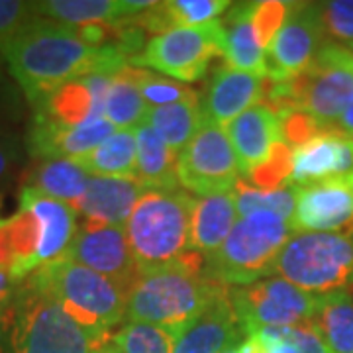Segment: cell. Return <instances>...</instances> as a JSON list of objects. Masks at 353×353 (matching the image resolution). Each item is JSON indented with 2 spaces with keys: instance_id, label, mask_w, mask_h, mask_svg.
<instances>
[{
  "instance_id": "cell-39",
  "label": "cell",
  "mask_w": 353,
  "mask_h": 353,
  "mask_svg": "<svg viewBox=\"0 0 353 353\" xmlns=\"http://www.w3.org/2000/svg\"><path fill=\"white\" fill-rule=\"evenodd\" d=\"M338 126H340V132H343L345 136L353 138V99L345 106V110L341 112L340 120H338Z\"/></svg>"
},
{
  "instance_id": "cell-27",
  "label": "cell",
  "mask_w": 353,
  "mask_h": 353,
  "mask_svg": "<svg viewBox=\"0 0 353 353\" xmlns=\"http://www.w3.org/2000/svg\"><path fill=\"white\" fill-rule=\"evenodd\" d=\"M143 122H148L163 138L165 143L179 155L204 124L201 99L175 102L159 108L150 106Z\"/></svg>"
},
{
  "instance_id": "cell-1",
  "label": "cell",
  "mask_w": 353,
  "mask_h": 353,
  "mask_svg": "<svg viewBox=\"0 0 353 353\" xmlns=\"http://www.w3.org/2000/svg\"><path fill=\"white\" fill-rule=\"evenodd\" d=\"M30 102L88 75H118L132 55L120 43L90 46L69 26L38 16L0 48Z\"/></svg>"
},
{
  "instance_id": "cell-18",
  "label": "cell",
  "mask_w": 353,
  "mask_h": 353,
  "mask_svg": "<svg viewBox=\"0 0 353 353\" xmlns=\"http://www.w3.org/2000/svg\"><path fill=\"white\" fill-rule=\"evenodd\" d=\"M245 332L230 301V287L201 316L173 336V353H224L238 345Z\"/></svg>"
},
{
  "instance_id": "cell-12",
  "label": "cell",
  "mask_w": 353,
  "mask_h": 353,
  "mask_svg": "<svg viewBox=\"0 0 353 353\" xmlns=\"http://www.w3.org/2000/svg\"><path fill=\"white\" fill-rule=\"evenodd\" d=\"M238 161L226 128L204 122L190 143L176 155L179 185L199 196L228 194L238 185Z\"/></svg>"
},
{
  "instance_id": "cell-5",
  "label": "cell",
  "mask_w": 353,
  "mask_h": 353,
  "mask_svg": "<svg viewBox=\"0 0 353 353\" xmlns=\"http://www.w3.org/2000/svg\"><path fill=\"white\" fill-rule=\"evenodd\" d=\"M194 201L183 190H145L126 224L139 273L175 263L190 252Z\"/></svg>"
},
{
  "instance_id": "cell-28",
  "label": "cell",
  "mask_w": 353,
  "mask_h": 353,
  "mask_svg": "<svg viewBox=\"0 0 353 353\" xmlns=\"http://www.w3.org/2000/svg\"><path fill=\"white\" fill-rule=\"evenodd\" d=\"M148 104L141 97L138 85V69L126 67L118 75L112 77V83L104 97V118L116 130H134L138 128L145 112Z\"/></svg>"
},
{
  "instance_id": "cell-8",
  "label": "cell",
  "mask_w": 353,
  "mask_h": 353,
  "mask_svg": "<svg viewBox=\"0 0 353 353\" xmlns=\"http://www.w3.org/2000/svg\"><path fill=\"white\" fill-rule=\"evenodd\" d=\"M18 353H90L94 341L59 304L26 281L4 312Z\"/></svg>"
},
{
  "instance_id": "cell-15",
  "label": "cell",
  "mask_w": 353,
  "mask_h": 353,
  "mask_svg": "<svg viewBox=\"0 0 353 353\" xmlns=\"http://www.w3.org/2000/svg\"><path fill=\"white\" fill-rule=\"evenodd\" d=\"M294 190V234H340L353 226V173Z\"/></svg>"
},
{
  "instance_id": "cell-16",
  "label": "cell",
  "mask_w": 353,
  "mask_h": 353,
  "mask_svg": "<svg viewBox=\"0 0 353 353\" xmlns=\"http://www.w3.org/2000/svg\"><path fill=\"white\" fill-rule=\"evenodd\" d=\"M114 132L116 128L104 116H88L69 126L57 124L41 116H34V122L28 130L26 148L30 155L43 161L77 159L97 150Z\"/></svg>"
},
{
  "instance_id": "cell-6",
  "label": "cell",
  "mask_w": 353,
  "mask_h": 353,
  "mask_svg": "<svg viewBox=\"0 0 353 353\" xmlns=\"http://www.w3.org/2000/svg\"><path fill=\"white\" fill-rule=\"evenodd\" d=\"M289 220L273 212L240 218L222 248L206 255L204 273L224 287H245L273 275L275 259L292 238Z\"/></svg>"
},
{
  "instance_id": "cell-17",
  "label": "cell",
  "mask_w": 353,
  "mask_h": 353,
  "mask_svg": "<svg viewBox=\"0 0 353 353\" xmlns=\"http://www.w3.org/2000/svg\"><path fill=\"white\" fill-rule=\"evenodd\" d=\"M350 173H353V138L340 130H322L292 150L285 185L301 189Z\"/></svg>"
},
{
  "instance_id": "cell-20",
  "label": "cell",
  "mask_w": 353,
  "mask_h": 353,
  "mask_svg": "<svg viewBox=\"0 0 353 353\" xmlns=\"http://www.w3.org/2000/svg\"><path fill=\"white\" fill-rule=\"evenodd\" d=\"M20 206L30 210L38 220L39 243L36 253V271L43 265L61 259L79 228L73 206L50 199L28 185L20 190Z\"/></svg>"
},
{
  "instance_id": "cell-35",
  "label": "cell",
  "mask_w": 353,
  "mask_h": 353,
  "mask_svg": "<svg viewBox=\"0 0 353 353\" xmlns=\"http://www.w3.org/2000/svg\"><path fill=\"white\" fill-rule=\"evenodd\" d=\"M38 18L34 2L0 0V48H4L26 26Z\"/></svg>"
},
{
  "instance_id": "cell-38",
  "label": "cell",
  "mask_w": 353,
  "mask_h": 353,
  "mask_svg": "<svg viewBox=\"0 0 353 353\" xmlns=\"http://www.w3.org/2000/svg\"><path fill=\"white\" fill-rule=\"evenodd\" d=\"M24 155L18 141L8 136H0V181L12 175L14 169L22 163Z\"/></svg>"
},
{
  "instance_id": "cell-37",
  "label": "cell",
  "mask_w": 353,
  "mask_h": 353,
  "mask_svg": "<svg viewBox=\"0 0 353 353\" xmlns=\"http://www.w3.org/2000/svg\"><path fill=\"white\" fill-rule=\"evenodd\" d=\"M250 336H255L259 341V353H299L279 328L257 330Z\"/></svg>"
},
{
  "instance_id": "cell-21",
  "label": "cell",
  "mask_w": 353,
  "mask_h": 353,
  "mask_svg": "<svg viewBox=\"0 0 353 353\" xmlns=\"http://www.w3.org/2000/svg\"><path fill=\"white\" fill-rule=\"evenodd\" d=\"M145 190L138 179L90 176L85 194L73 204V210L90 222L124 226Z\"/></svg>"
},
{
  "instance_id": "cell-7",
  "label": "cell",
  "mask_w": 353,
  "mask_h": 353,
  "mask_svg": "<svg viewBox=\"0 0 353 353\" xmlns=\"http://www.w3.org/2000/svg\"><path fill=\"white\" fill-rule=\"evenodd\" d=\"M316 296L353 289L352 234H292L275 259L273 275Z\"/></svg>"
},
{
  "instance_id": "cell-26",
  "label": "cell",
  "mask_w": 353,
  "mask_h": 353,
  "mask_svg": "<svg viewBox=\"0 0 353 353\" xmlns=\"http://www.w3.org/2000/svg\"><path fill=\"white\" fill-rule=\"evenodd\" d=\"M73 161L88 176L136 179V128L116 130L97 150Z\"/></svg>"
},
{
  "instance_id": "cell-25",
  "label": "cell",
  "mask_w": 353,
  "mask_h": 353,
  "mask_svg": "<svg viewBox=\"0 0 353 353\" xmlns=\"http://www.w3.org/2000/svg\"><path fill=\"white\" fill-rule=\"evenodd\" d=\"M136 179L148 190H179L176 153L148 122L136 128Z\"/></svg>"
},
{
  "instance_id": "cell-41",
  "label": "cell",
  "mask_w": 353,
  "mask_h": 353,
  "mask_svg": "<svg viewBox=\"0 0 353 353\" xmlns=\"http://www.w3.org/2000/svg\"><path fill=\"white\" fill-rule=\"evenodd\" d=\"M12 277L6 271H0V303H6L12 299Z\"/></svg>"
},
{
  "instance_id": "cell-11",
  "label": "cell",
  "mask_w": 353,
  "mask_h": 353,
  "mask_svg": "<svg viewBox=\"0 0 353 353\" xmlns=\"http://www.w3.org/2000/svg\"><path fill=\"white\" fill-rule=\"evenodd\" d=\"M230 301L245 336L263 328H290L312 322L320 306V296L283 277H265L245 287H230Z\"/></svg>"
},
{
  "instance_id": "cell-13",
  "label": "cell",
  "mask_w": 353,
  "mask_h": 353,
  "mask_svg": "<svg viewBox=\"0 0 353 353\" xmlns=\"http://www.w3.org/2000/svg\"><path fill=\"white\" fill-rule=\"evenodd\" d=\"M324 34L320 4L290 2L285 20L265 48L267 79L281 83L301 75L322 50Z\"/></svg>"
},
{
  "instance_id": "cell-4",
  "label": "cell",
  "mask_w": 353,
  "mask_h": 353,
  "mask_svg": "<svg viewBox=\"0 0 353 353\" xmlns=\"http://www.w3.org/2000/svg\"><path fill=\"white\" fill-rule=\"evenodd\" d=\"M269 85L265 94L275 112L308 114L320 128L338 124L353 99V53L336 43H324L301 75L281 83L269 81Z\"/></svg>"
},
{
  "instance_id": "cell-32",
  "label": "cell",
  "mask_w": 353,
  "mask_h": 353,
  "mask_svg": "<svg viewBox=\"0 0 353 353\" xmlns=\"http://www.w3.org/2000/svg\"><path fill=\"white\" fill-rule=\"evenodd\" d=\"M114 345L120 353H173V336L153 324L128 322L114 336Z\"/></svg>"
},
{
  "instance_id": "cell-36",
  "label": "cell",
  "mask_w": 353,
  "mask_h": 353,
  "mask_svg": "<svg viewBox=\"0 0 353 353\" xmlns=\"http://www.w3.org/2000/svg\"><path fill=\"white\" fill-rule=\"evenodd\" d=\"M281 334L296 347L299 353H330L326 341L322 340L320 332L312 322H304L290 328H279Z\"/></svg>"
},
{
  "instance_id": "cell-42",
  "label": "cell",
  "mask_w": 353,
  "mask_h": 353,
  "mask_svg": "<svg viewBox=\"0 0 353 353\" xmlns=\"http://www.w3.org/2000/svg\"><path fill=\"white\" fill-rule=\"evenodd\" d=\"M90 353H120V352H118V347H116V345L101 343V345L92 347V350H90Z\"/></svg>"
},
{
  "instance_id": "cell-9",
  "label": "cell",
  "mask_w": 353,
  "mask_h": 353,
  "mask_svg": "<svg viewBox=\"0 0 353 353\" xmlns=\"http://www.w3.org/2000/svg\"><path fill=\"white\" fill-rule=\"evenodd\" d=\"M226 134L243 179L257 189L283 187L281 183L289 176L292 150L285 141L279 112L269 104H255L228 124Z\"/></svg>"
},
{
  "instance_id": "cell-29",
  "label": "cell",
  "mask_w": 353,
  "mask_h": 353,
  "mask_svg": "<svg viewBox=\"0 0 353 353\" xmlns=\"http://www.w3.org/2000/svg\"><path fill=\"white\" fill-rule=\"evenodd\" d=\"M312 324L326 341L330 353H353L352 292H332L320 296Z\"/></svg>"
},
{
  "instance_id": "cell-33",
  "label": "cell",
  "mask_w": 353,
  "mask_h": 353,
  "mask_svg": "<svg viewBox=\"0 0 353 353\" xmlns=\"http://www.w3.org/2000/svg\"><path fill=\"white\" fill-rule=\"evenodd\" d=\"M138 85L143 101L145 104H152V108L199 99V94L192 88L175 83L171 79L155 77L150 71H141V69H138Z\"/></svg>"
},
{
  "instance_id": "cell-24",
  "label": "cell",
  "mask_w": 353,
  "mask_h": 353,
  "mask_svg": "<svg viewBox=\"0 0 353 353\" xmlns=\"http://www.w3.org/2000/svg\"><path fill=\"white\" fill-rule=\"evenodd\" d=\"M238 222V208L232 192L202 196L194 201L190 224V250L212 255L222 248Z\"/></svg>"
},
{
  "instance_id": "cell-22",
  "label": "cell",
  "mask_w": 353,
  "mask_h": 353,
  "mask_svg": "<svg viewBox=\"0 0 353 353\" xmlns=\"http://www.w3.org/2000/svg\"><path fill=\"white\" fill-rule=\"evenodd\" d=\"M224 24V50L226 65L245 73L267 79L265 65V39L255 22V2L234 4L228 10Z\"/></svg>"
},
{
  "instance_id": "cell-44",
  "label": "cell",
  "mask_w": 353,
  "mask_h": 353,
  "mask_svg": "<svg viewBox=\"0 0 353 353\" xmlns=\"http://www.w3.org/2000/svg\"><path fill=\"white\" fill-rule=\"evenodd\" d=\"M350 51H352V53H353V43H352V46H350Z\"/></svg>"
},
{
  "instance_id": "cell-14",
  "label": "cell",
  "mask_w": 353,
  "mask_h": 353,
  "mask_svg": "<svg viewBox=\"0 0 353 353\" xmlns=\"http://www.w3.org/2000/svg\"><path fill=\"white\" fill-rule=\"evenodd\" d=\"M63 257L108 277L124 292L139 275L124 226L87 220V224L77 228L75 238Z\"/></svg>"
},
{
  "instance_id": "cell-31",
  "label": "cell",
  "mask_w": 353,
  "mask_h": 353,
  "mask_svg": "<svg viewBox=\"0 0 353 353\" xmlns=\"http://www.w3.org/2000/svg\"><path fill=\"white\" fill-rule=\"evenodd\" d=\"M234 199H236V208L238 216L245 218L255 212H273L285 220H289L292 226V216L296 208V190L294 187L283 185L279 189H257L245 185V181H238L234 189Z\"/></svg>"
},
{
  "instance_id": "cell-19",
  "label": "cell",
  "mask_w": 353,
  "mask_h": 353,
  "mask_svg": "<svg viewBox=\"0 0 353 353\" xmlns=\"http://www.w3.org/2000/svg\"><path fill=\"white\" fill-rule=\"evenodd\" d=\"M265 97V79L222 65L216 69L202 94V118L208 124L226 128L232 120L253 108Z\"/></svg>"
},
{
  "instance_id": "cell-34",
  "label": "cell",
  "mask_w": 353,
  "mask_h": 353,
  "mask_svg": "<svg viewBox=\"0 0 353 353\" xmlns=\"http://www.w3.org/2000/svg\"><path fill=\"white\" fill-rule=\"evenodd\" d=\"M324 32L334 39L353 43V0H332L320 4Z\"/></svg>"
},
{
  "instance_id": "cell-10",
  "label": "cell",
  "mask_w": 353,
  "mask_h": 353,
  "mask_svg": "<svg viewBox=\"0 0 353 353\" xmlns=\"http://www.w3.org/2000/svg\"><path fill=\"white\" fill-rule=\"evenodd\" d=\"M224 50V24L212 20L194 28H175L153 36L130 63L136 69H152L179 81H199L216 55Z\"/></svg>"
},
{
  "instance_id": "cell-30",
  "label": "cell",
  "mask_w": 353,
  "mask_h": 353,
  "mask_svg": "<svg viewBox=\"0 0 353 353\" xmlns=\"http://www.w3.org/2000/svg\"><path fill=\"white\" fill-rule=\"evenodd\" d=\"M90 176L73 159H50L32 169L28 187L73 206L87 190Z\"/></svg>"
},
{
  "instance_id": "cell-43",
  "label": "cell",
  "mask_w": 353,
  "mask_h": 353,
  "mask_svg": "<svg viewBox=\"0 0 353 353\" xmlns=\"http://www.w3.org/2000/svg\"><path fill=\"white\" fill-rule=\"evenodd\" d=\"M0 322H2V308H0Z\"/></svg>"
},
{
  "instance_id": "cell-40",
  "label": "cell",
  "mask_w": 353,
  "mask_h": 353,
  "mask_svg": "<svg viewBox=\"0 0 353 353\" xmlns=\"http://www.w3.org/2000/svg\"><path fill=\"white\" fill-rule=\"evenodd\" d=\"M224 353H259V341L255 336H248L234 347H230Z\"/></svg>"
},
{
  "instance_id": "cell-3",
  "label": "cell",
  "mask_w": 353,
  "mask_h": 353,
  "mask_svg": "<svg viewBox=\"0 0 353 353\" xmlns=\"http://www.w3.org/2000/svg\"><path fill=\"white\" fill-rule=\"evenodd\" d=\"M87 332L94 347L106 343L108 330L126 318V292L114 281L67 257L39 267L28 277Z\"/></svg>"
},
{
  "instance_id": "cell-23",
  "label": "cell",
  "mask_w": 353,
  "mask_h": 353,
  "mask_svg": "<svg viewBox=\"0 0 353 353\" xmlns=\"http://www.w3.org/2000/svg\"><path fill=\"white\" fill-rule=\"evenodd\" d=\"M152 0H46L34 2L38 16L69 28L110 26L120 18L138 16L153 8Z\"/></svg>"
},
{
  "instance_id": "cell-2",
  "label": "cell",
  "mask_w": 353,
  "mask_h": 353,
  "mask_svg": "<svg viewBox=\"0 0 353 353\" xmlns=\"http://www.w3.org/2000/svg\"><path fill=\"white\" fill-rule=\"evenodd\" d=\"M226 290L204 273L199 255H185L175 263L139 273L126 292V318L175 336Z\"/></svg>"
}]
</instances>
